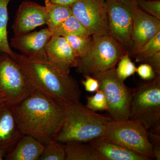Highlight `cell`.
<instances>
[{"label":"cell","mask_w":160,"mask_h":160,"mask_svg":"<svg viewBox=\"0 0 160 160\" xmlns=\"http://www.w3.org/2000/svg\"><path fill=\"white\" fill-rule=\"evenodd\" d=\"M61 106L65 111L66 120L55 139L59 142H89L102 137L106 123L112 120L109 116L92 111L82 103L65 104Z\"/></svg>","instance_id":"obj_3"},{"label":"cell","mask_w":160,"mask_h":160,"mask_svg":"<svg viewBox=\"0 0 160 160\" xmlns=\"http://www.w3.org/2000/svg\"><path fill=\"white\" fill-rule=\"evenodd\" d=\"M52 32V36L63 37L67 36L89 37L93 35L72 14Z\"/></svg>","instance_id":"obj_21"},{"label":"cell","mask_w":160,"mask_h":160,"mask_svg":"<svg viewBox=\"0 0 160 160\" xmlns=\"http://www.w3.org/2000/svg\"><path fill=\"white\" fill-rule=\"evenodd\" d=\"M65 145V160H98L96 151L89 142L71 141Z\"/></svg>","instance_id":"obj_18"},{"label":"cell","mask_w":160,"mask_h":160,"mask_svg":"<svg viewBox=\"0 0 160 160\" xmlns=\"http://www.w3.org/2000/svg\"><path fill=\"white\" fill-rule=\"evenodd\" d=\"M94 78L98 81L99 89L106 96L107 111L111 119L118 122L129 119L135 88L128 87L120 79L115 67Z\"/></svg>","instance_id":"obj_6"},{"label":"cell","mask_w":160,"mask_h":160,"mask_svg":"<svg viewBox=\"0 0 160 160\" xmlns=\"http://www.w3.org/2000/svg\"><path fill=\"white\" fill-rule=\"evenodd\" d=\"M109 36L118 42L128 53L132 48V32L136 0L125 2L106 0Z\"/></svg>","instance_id":"obj_9"},{"label":"cell","mask_w":160,"mask_h":160,"mask_svg":"<svg viewBox=\"0 0 160 160\" xmlns=\"http://www.w3.org/2000/svg\"><path fill=\"white\" fill-rule=\"evenodd\" d=\"M11 0H0V55H9L14 58L15 52L12 51L8 38L7 26L9 21L8 6Z\"/></svg>","instance_id":"obj_20"},{"label":"cell","mask_w":160,"mask_h":160,"mask_svg":"<svg viewBox=\"0 0 160 160\" xmlns=\"http://www.w3.org/2000/svg\"><path fill=\"white\" fill-rule=\"evenodd\" d=\"M45 145L36 138L28 135H23L11 151L6 153V160H38L39 159Z\"/></svg>","instance_id":"obj_17"},{"label":"cell","mask_w":160,"mask_h":160,"mask_svg":"<svg viewBox=\"0 0 160 160\" xmlns=\"http://www.w3.org/2000/svg\"><path fill=\"white\" fill-rule=\"evenodd\" d=\"M116 71L118 78L124 82L136 72L137 67L132 61L128 52H126L121 58L118 63Z\"/></svg>","instance_id":"obj_25"},{"label":"cell","mask_w":160,"mask_h":160,"mask_svg":"<svg viewBox=\"0 0 160 160\" xmlns=\"http://www.w3.org/2000/svg\"><path fill=\"white\" fill-rule=\"evenodd\" d=\"M86 99L87 103L86 106L92 111H107L108 109L107 100L104 92L101 89L96 92L94 95L87 97Z\"/></svg>","instance_id":"obj_26"},{"label":"cell","mask_w":160,"mask_h":160,"mask_svg":"<svg viewBox=\"0 0 160 160\" xmlns=\"http://www.w3.org/2000/svg\"><path fill=\"white\" fill-rule=\"evenodd\" d=\"M45 6L30 1H24L19 7L12 26L14 36L29 33L46 24Z\"/></svg>","instance_id":"obj_12"},{"label":"cell","mask_w":160,"mask_h":160,"mask_svg":"<svg viewBox=\"0 0 160 160\" xmlns=\"http://www.w3.org/2000/svg\"><path fill=\"white\" fill-rule=\"evenodd\" d=\"M13 107L24 134L33 137L45 145L55 141L66 114L54 100L36 90Z\"/></svg>","instance_id":"obj_1"},{"label":"cell","mask_w":160,"mask_h":160,"mask_svg":"<svg viewBox=\"0 0 160 160\" xmlns=\"http://www.w3.org/2000/svg\"><path fill=\"white\" fill-rule=\"evenodd\" d=\"M129 119L142 124L147 130L160 127V75L135 88Z\"/></svg>","instance_id":"obj_5"},{"label":"cell","mask_w":160,"mask_h":160,"mask_svg":"<svg viewBox=\"0 0 160 160\" xmlns=\"http://www.w3.org/2000/svg\"><path fill=\"white\" fill-rule=\"evenodd\" d=\"M85 79L82 81V84L85 90L88 92H96L99 89V83L95 78L89 75H84Z\"/></svg>","instance_id":"obj_29"},{"label":"cell","mask_w":160,"mask_h":160,"mask_svg":"<svg viewBox=\"0 0 160 160\" xmlns=\"http://www.w3.org/2000/svg\"><path fill=\"white\" fill-rule=\"evenodd\" d=\"M144 63L149 64L157 74L160 75V51L148 58Z\"/></svg>","instance_id":"obj_31"},{"label":"cell","mask_w":160,"mask_h":160,"mask_svg":"<svg viewBox=\"0 0 160 160\" xmlns=\"http://www.w3.org/2000/svg\"><path fill=\"white\" fill-rule=\"evenodd\" d=\"M139 9L160 20V0H136Z\"/></svg>","instance_id":"obj_27"},{"label":"cell","mask_w":160,"mask_h":160,"mask_svg":"<svg viewBox=\"0 0 160 160\" xmlns=\"http://www.w3.org/2000/svg\"><path fill=\"white\" fill-rule=\"evenodd\" d=\"M51 2L55 4H60L68 6H71L77 0H50Z\"/></svg>","instance_id":"obj_32"},{"label":"cell","mask_w":160,"mask_h":160,"mask_svg":"<svg viewBox=\"0 0 160 160\" xmlns=\"http://www.w3.org/2000/svg\"><path fill=\"white\" fill-rule=\"evenodd\" d=\"M53 36L48 28L38 31L29 32L10 39V45L31 59L47 61L46 46Z\"/></svg>","instance_id":"obj_11"},{"label":"cell","mask_w":160,"mask_h":160,"mask_svg":"<svg viewBox=\"0 0 160 160\" xmlns=\"http://www.w3.org/2000/svg\"><path fill=\"white\" fill-rule=\"evenodd\" d=\"M71 7L72 14L96 35H109L106 0H77Z\"/></svg>","instance_id":"obj_10"},{"label":"cell","mask_w":160,"mask_h":160,"mask_svg":"<svg viewBox=\"0 0 160 160\" xmlns=\"http://www.w3.org/2000/svg\"><path fill=\"white\" fill-rule=\"evenodd\" d=\"M46 54L49 62L67 74H69L71 68L77 66L78 58L63 37L51 38L46 46Z\"/></svg>","instance_id":"obj_15"},{"label":"cell","mask_w":160,"mask_h":160,"mask_svg":"<svg viewBox=\"0 0 160 160\" xmlns=\"http://www.w3.org/2000/svg\"><path fill=\"white\" fill-rule=\"evenodd\" d=\"M35 91L18 64L9 55H1L0 93L5 102L14 106Z\"/></svg>","instance_id":"obj_8"},{"label":"cell","mask_w":160,"mask_h":160,"mask_svg":"<svg viewBox=\"0 0 160 160\" xmlns=\"http://www.w3.org/2000/svg\"><path fill=\"white\" fill-rule=\"evenodd\" d=\"M46 8V24L51 31L58 27L72 15L71 7L51 2L45 0Z\"/></svg>","instance_id":"obj_19"},{"label":"cell","mask_w":160,"mask_h":160,"mask_svg":"<svg viewBox=\"0 0 160 160\" xmlns=\"http://www.w3.org/2000/svg\"><path fill=\"white\" fill-rule=\"evenodd\" d=\"M65 143L53 141L45 145V148L39 160H65Z\"/></svg>","instance_id":"obj_24"},{"label":"cell","mask_w":160,"mask_h":160,"mask_svg":"<svg viewBox=\"0 0 160 160\" xmlns=\"http://www.w3.org/2000/svg\"><path fill=\"white\" fill-rule=\"evenodd\" d=\"M6 152L5 150L0 149V160L5 159V156L6 154Z\"/></svg>","instance_id":"obj_33"},{"label":"cell","mask_w":160,"mask_h":160,"mask_svg":"<svg viewBox=\"0 0 160 160\" xmlns=\"http://www.w3.org/2000/svg\"><path fill=\"white\" fill-rule=\"evenodd\" d=\"M78 58L84 57L91 49L93 45L92 35L89 37L78 36L64 37Z\"/></svg>","instance_id":"obj_22"},{"label":"cell","mask_w":160,"mask_h":160,"mask_svg":"<svg viewBox=\"0 0 160 160\" xmlns=\"http://www.w3.org/2000/svg\"><path fill=\"white\" fill-rule=\"evenodd\" d=\"M24 135L13 106L0 103V149L8 153Z\"/></svg>","instance_id":"obj_13"},{"label":"cell","mask_w":160,"mask_h":160,"mask_svg":"<svg viewBox=\"0 0 160 160\" xmlns=\"http://www.w3.org/2000/svg\"><path fill=\"white\" fill-rule=\"evenodd\" d=\"M93 45L84 57L78 58L77 71L95 77L115 67L127 52L114 39L108 35H93Z\"/></svg>","instance_id":"obj_4"},{"label":"cell","mask_w":160,"mask_h":160,"mask_svg":"<svg viewBox=\"0 0 160 160\" xmlns=\"http://www.w3.org/2000/svg\"><path fill=\"white\" fill-rule=\"evenodd\" d=\"M118 1L125 2H133V1H135V0H118Z\"/></svg>","instance_id":"obj_35"},{"label":"cell","mask_w":160,"mask_h":160,"mask_svg":"<svg viewBox=\"0 0 160 160\" xmlns=\"http://www.w3.org/2000/svg\"><path fill=\"white\" fill-rule=\"evenodd\" d=\"M138 74L142 79L146 81H150L157 75L151 66L147 63H143L137 68Z\"/></svg>","instance_id":"obj_28"},{"label":"cell","mask_w":160,"mask_h":160,"mask_svg":"<svg viewBox=\"0 0 160 160\" xmlns=\"http://www.w3.org/2000/svg\"><path fill=\"white\" fill-rule=\"evenodd\" d=\"M12 59L37 91L51 98L60 106L81 103L82 92L77 80L48 60L31 59L17 52Z\"/></svg>","instance_id":"obj_2"},{"label":"cell","mask_w":160,"mask_h":160,"mask_svg":"<svg viewBox=\"0 0 160 160\" xmlns=\"http://www.w3.org/2000/svg\"><path fill=\"white\" fill-rule=\"evenodd\" d=\"M5 102V100H4L2 95L0 93V103L3 102Z\"/></svg>","instance_id":"obj_34"},{"label":"cell","mask_w":160,"mask_h":160,"mask_svg":"<svg viewBox=\"0 0 160 160\" xmlns=\"http://www.w3.org/2000/svg\"><path fill=\"white\" fill-rule=\"evenodd\" d=\"M102 137L121 146L155 159L153 147L148 138V130L142 124L130 119L106 123Z\"/></svg>","instance_id":"obj_7"},{"label":"cell","mask_w":160,"mask_h":160,"mask_svg":"<svg viewBox=\"0 0 160 160\" xmlns=\"http://www.w3.org/2000/svg\"><path fill=\"white\" fill-rule=\"evenodd\" d=\"M160 51V32L139 49L130 55L134 57L137 62L145 63L148 58Z\"/></svg>","instance_id":"obj_23"},{"label":"cell","mask_w":160,"mask_h":160,"mask_svg":"<svg viewBox=\"0 0 160 160\" xmlns=\"http://www.w3.org/2000/svg\"><path fill=\"white\" fill-rule=\"evenodd\" d=\"M94 147L98 160H149V157L125 148L103 137L89 142Z\"/></svg>","instance_id":"obj_16"},{"label":"cell","mask_w":160,"mask_h":160,"mask_svg":"<svg viewBox=\"0 0 160 160\" xmlns=\"http://www.w3.org/2000/svg\"><path fill=\"white\" fill-rule=\"evenodd\" d=\"M148 138L153 147V152L155 159H160V137L158 135L154 134L151 132L148 131Z\"/></svg>","instance_id":"obj_30"},{"label":"cell","mask_w":160,"mask_h":160,"mask_svg":"<svg viewBox=\"0 0 160 160\" xmlns=\"http://www.w3.org/2000/svg\"><path fill=\"white\" fill-rule=\"evenodd\" d=\"M160 32V20L147 14L136 6L132 32V48L130 55L139 49Z\"/></svg>","instance_id":"obj_14"}]
</instances>
